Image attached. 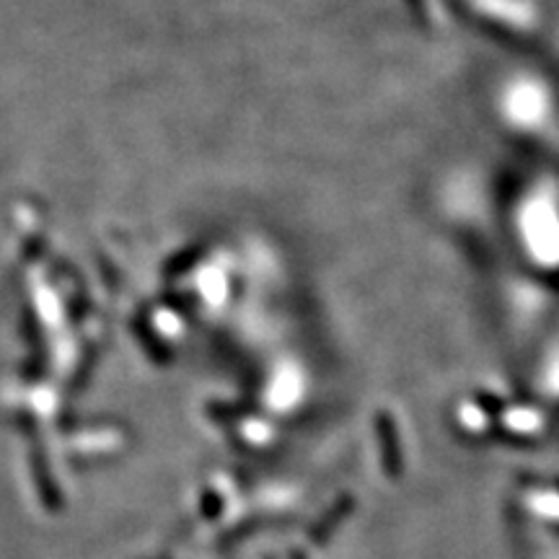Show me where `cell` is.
Returning a JSON list of instances; mask_svg holds the SVG:
<instances>
[{"mask_svg":"<svg viewBox=\"0 0 559 559\" xmlns=\"http://www.w3.org/2000/svg\"><path fill=\"white\" fill-rule=\"evenodd\" d=\"M528 190L515 202L513 226L528 260L539 267L559 264V190L555 179L528 181Z\"/></svg>","mask_w":559,"mask_h":559,"instance_id":"1","label":"cell"},{"mask_svg":"<svg viewBox=\"0 0 559 559\" xmlns=\"http://www.w3.org/2000/svg\"><path fill=\"white\" fill-rule=\"evenodd\" d=\"M506 83H513V86L506 88V102H519V99H536V91L531 83H534V79H510ZM549 115V107L547 104H510V107H506V117L508 120L519 122L515 128H526V130H542L544 128V120H547Z\"/></svg>","mask_w":559,"mask_h":559,"instance_id":"2","label":"cell"}]
</instances>
